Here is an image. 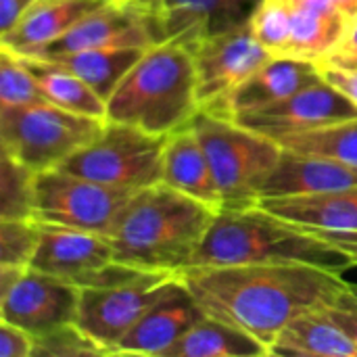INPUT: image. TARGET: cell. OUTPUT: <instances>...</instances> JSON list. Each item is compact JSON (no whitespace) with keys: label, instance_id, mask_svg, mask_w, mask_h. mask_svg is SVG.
<instances>
[{"label":"cell","instance_id":"6da1fadb","mask_svg":"<svg viewBox=\"0 0 357 357\" xmlns=\"http://www.w3.org/2000/svg\"><path fill=\"white\" fill-rule=\"evenodd\" d=\"M178 276L205 314L247 331L268 349L291 320L324 310L349 284L341 272L307 264L188 268Z\"/></svg>","mask_w":357,"mask_h":357},{"label":"cell","instance_id":"7a4b0ae2","mask_svg":"<svg viewBox=\"0 0 357 357\" xmlns=\"http://www.w3.org/2000/svg\"><path fill=\"white\" fill-rule=\"evenodd\" d=\"M215 213L163 182L136 190L109 232L115 261L178 276L190 266Z\"/></svg>","mask_w":357,"mask_h":357},{"label":"cell","instance_id":"3957f363","mask_svg":"<svg viewBox=\"0 0 357 357\" xmlns=\"http://www.w3.org/2000/svg\"><path fill=\"white\" fill-rule=\"evenodd\" d=\"M247 264H307L341 274L357 266L351 255L257 203L222 207L188 268Z\"/></svg>","mask_w":357,"mask_h":357},{"label":"cell","instance_id":"277c9868","mask_svg":"<svg viewBox=\"0 0 357 357\" xmlns=\"http://www.w3.org/2000/svg\"><path fill=\"white\" fill-rule=\"evenodd\" d=\"M192 52L184 44H153L107 98L105 121L169 136L199 113Z\"/></svg>","mask_w":357,"mask_h":357},{"label":"cell","instance_id":"5b68a950","mask_svg":"<svg viewBox=\"0 0 357 357\" xmlns=\"http://www.w3.org/2000/svg\"><path fill=\"white\" fill-rule=\"evenodd\" d=\"M190 126L207 153L224 207L255 205L259 186L282 157L280 142L203 109Z\"/></svg>","mask_w":357,"mask_h":357},{"label":"cell","instance_id":"8992f818","mask_svg":"<svg viewBox=\"0 0 357 357\" xmlns=\"http://www.w3.org/2000/svg\"><path fill=\"white\" fill-rule=\"evenodd\" d=\"M105 119L77 115L52 102L0 107V151L33 172L61 167L90 142Z\"/></svg>","mask_w":357,"mask_h":357},{"label":"cell","instance_id":"52a82bcc","mask_svg":"<svg viewBox=\"0 0 357 357\" xmlns=\"http://www.w3.org/2000/svg\"><path fill=\"white\" fill-rule=\"evenodd\" d=\"M167 136L128 123L105 121L102 130L61 163V169L126 190L161 184Z\"/></svg>","mask_w":357,"mask_h":357},{"label":"cell","instance_id":"ba28073f","mask_svg":"<svg viewBox=\"0 0 357 357\" xmlns=\"http://www.w3.org/2000/svg\"><path fill=\"white\" fill-rule=\"evenodd\" d=\"M134 192L136 190L113 188L61 167H52L38 172L36 176L33 218L42 224L109 236L119 211Z\"/></svg>","mask_w":357,"mask_h":357},{"label":"cell","instance_id":"9c48e42d","mask_svg":"<svg viewBox=\"0 0 357 357\" xmlns=\"http://www.w3.org/2000/svg\"><path fill=\"white\" fill-rule=\"evenodd\" d=\"M176 278V274L165 272H142L119 284L84 287L79 289L75 322L111 356L113 347L169 291Z\"/></svg>","mask_w":357,"mask_h":357},{"label":"cell","instance_id":"30bf717a","mask_svg":"<svg viewBox=\"0 0 357 357\" xmlns=\"http://www.w3.org/2000/svg\"><path fill=\"white\" fill-rule=\"evenodd\" d=\"M151 46L199 40L247 25L264 0H132Z\"/></svg>","mask_w":357,"mask_h":357},{"label":"cell","instance_id":"8fae6325","mask_svg":"<svg viewBox=\"0 0 357 357\" xmlns=\"http://www.w3.org/2000/svg\"><path fill=\"white\" fill-rule=\"evenodd\" d=\"M197 75V98L203 111L213 113L224 100L247 82L270 56L247 25L207 36L190 46Z\"/></svg>","mask_w":357,"mask_h":357},{"label":"cell","instance_id":"7c38bea8","mask_svg":"<svg viewBox=\"0 0 357 357\" xmlns=\"http://www.w3.org/2000/svg\"><path fill=\"white\" fill-rule=\"evenodd\" d=\"M77 305V284L33 268H23L19 276L0 291V320L10 322L33 337L75 322Z\"/></svg>","mask_w":357,"mask_h":357},{"label":"cell","instance_id":"4fadbf2b","mask_svg":"<svg viewBox=\"0 0 357 357\" xmlns=\"http://www.w3.org/2000/svg\"><path fill=\"white\" fill-rule=\"evenodd\" d=\"M356 117L357 105L335 86L320 79L274 105L241 113L234 117V121L270 138H280L287 134L318 130Z\"/></svg>","mask_w":357,"mask_h":357},{"label":"cell","instance_id":"5bb4252c","mask_svg":"<svg viewBox=\"0 0 357 357\" xmlns=\"http://www.w3.org/2000/svg\"><path fill=\"white\" fill-rule=\"evenodd\" d=\"M257 205L326 241L357 261V186L305 197L261 199Z\"/></svg>","mask_w":357,"mask_h":357},{"label":"cell","instance_id":"9a60e30c","mask_svg":"<svg viewBox=\"0 0 357 357\" xmlns=\"http://www.w3.org/2000/svg\"><path fill=\"white\" fill-rule=\"evenodd\" d=\"M203 316L205 310L178 276L169 291L113 347L111 357H163Z\"/></svg>","mask_w":357,"mask_h":357},{"label":"cell","instance_id":"2e32d148","mask_svg":"<svg viewBox=\"0 0 357 357\" xmlns=\"http://www.w3.org/2000/svg\"><path fill=\"white\" fill-rule=\"evenodd\" d=\"M40 243L29 268L65 278L77 287L86 284L98 270L115 261L107 234L42 224Z\"/></svg>","mask_w":357,"mask_h":357},{"label":"cell","instance_id":"e0dca14e","mask_svg":"<svg viewBox=\"0 0 357 357\" xmlns=\"http://www.w3.org/2000/svg\"><path fill=\"white\" fill-rule=\"evenodd\" d=\"M113 44H134L151 46L149 36L142 27L140 15L132 0H107L102 6L90 10L61 38L52 40L31 59H50L61 54H71L79 50L113 46Z\"/></svg>","mask_w":357,"mask_h":357},{"label":"cell","instance_id":"ac0fdd59","mask_svg":"<svg viewBox=\"0 0 357 357\" xmlns=\"http://www.w3.org/2000/svg\"><path fill=\"white\" fill-rule=\"evenodd\" d=\"M320 79V69L312 61L293 56H270L247 82H243L224 100L220 109L213 111V115L234 119L241 113L274 105Z\"/></svg>","mask_w":357,"mask_h":357},{"label":"cell","instance_id":"d6986e66","mask_svg":"<svg viewBox=\"0 0 357 357\" xmlns=\"http://www.w3.org/2000/svg\"><path fill=\"white\" fill-rule=\"evenodd\" d=\"M349 186H357V167L322 155H307L284 149L280 161L259 186L257 201L320 195Z\"/></svg>","mask_w":357,"mask_h":357},{"label":"cell","instance_id":"ffe728a7","mask_svg":"<svg viewBox=\"0 0 357 357\" xmlns=\"http://www.w3.org/2000/svg\"><path fill=\"white\" fill-rule=\"evenodd\" d=\"M161 182L213 209L224 207L207 153L190 123L167 136Z\"/></svg>","mask_w":357,"mask_h":357},{"label":"cell","instance_id":"44dd1931","mask_svg":"<svg viewBox=\"0 0 357 357\" xmlns=\"http://www.w3.org/2000/svg\"><path fill=\"white\" fill-rule=\"evenodd\" d=\"M105 2L107 0H36L17 27L0 36V48H6L19 56H29L61 38L82 17Z\"/></svg>","mask_w":357,"mask_h":357},{"label":"cell","instance_id":"7402d4cb","mask_svg":"<svg viewBox=\"0 0 357 357\" xmlns=\"http://www.w3.org/2000/svg\"><path fill=\"white\" fill-rule=\"evenodd\" d=\"M274 357H357L354 341L324 310H312L291 320L270 345Z\"/></svg>","mask_w":357,"mask_h":357},{"label":"cell","instance_id":"603a6c76","mask_svg":"<svg viewBox=\"0 0 357 357\" xmlns=\"http://www.w3.org/2000/svg\"><path fill=\"white\" fill-rule=\"evenodd\" d=\"M149 46L134 44H113L90 50H79L71 54L38 59L50 65H56L77 77H82L90 88H94L105 100L113 94L126 73L136 65V61L144 54ZM31 59V56H29Z\"/></svg>","mask_w":357,"mask_h":357},{"label":"cell","instance_id":"cb8c5ba5","mask_svg":"<svg viewBox=\"0 0 357 357\" xmlns=\"http://www.w3.org/2000/svg\"><path fill=\"white\" fill-rule=\"evenodd\" d=\"M163 357H270V349L247 331L205 314Z\"/></svg>","mask_w":357,"mask_h":357},{"label":"cell","instance_id":"d4e9b609","mask_svg":"<svg viewBox=\"0 0 357 357\" xmlns=\"http://www.w3.org/2000/svg\"><path fill=\"white\" fill-rule=\"evenodd\" d=\"M21 59L36 75V82L48 102L77 115H88L96 119L107 117V100L94 88H90L82 77L38 59H29V56H21Z\"/></svg>","mask_w":357,"mask_h":357},{"label":"cell","instance_id":"484cf974","mask_svg":"<svg viewBox=\"0 0 357 357\" xmlns=\"http://www.w3.org/2000/svg\"><path fill=\"white\" fill-rule=\"evenodd\" d=\"M274 140L280 142V146L289 151L322 155V157L341 161L345 165L357 167V117L333 123V126H324L318 130L287 134Z\"/></svg>","mask_w":357,"mask_h":357},{"label":"cell","instance_id":"4316f807","mask_svg":"<svg viewBox=\"0 0 357 357\" xmlns=\"http://www.w3.org/2000/svg\"><path fill=\"white\" fill-rule=\"evenodd\" d=\"M36 176L38 172L0 151V218H33Z\"/></svg>","mask_w":357,"mask_h":357},{"label":"cell","instance_id":"83f0119b","mask_svg":"<svg viewBox=\"0 0 357 357\" xmlns=\"http://www.w3.org/2000/svg\"><path fill=\"white\" fill-rule=\"evenodd\" d=\"M33 339V357H111L109 349L77 322H67Z\"/></svg>","mask_w":357,"mask_h":357},{"label":"cell","instance_id":"f1b7e54d","mask_svg":"<svg viewBox=\"0 0 357 357\" xmlns=\"http://www.w3.org/2000/svg\"><path fill=\"white\" fill-rule=\"evenodd\" d=\"M33 102H48L36 82V75L19 54L0 48V107Z\"/></svg>","mask_w":357,"mask_h":357},{"label":"cell","instance_id":"f546056e","mask_svg":"<svg viewBox=\"0 0 357 357\" xmlns=\"http://www.w3.org/2000/svg\"><path fill=\"white\" fill-rule=\"evenodd\" d=\"M40 230L36 218H0V266L29 268L40 243Z\"/></svg>","mask_w":357,"mask_h":357},{"label":"cell","instance_id":"4dcf8cb0","mask_svg":"<svg viewBox=\"0 0 357 357\" xmlns=\"http://www.w3.org/2000/svg\"><path fill=\"white\" fill-rule=\"evenodd\" d=\"M249 29L266 50L284 56L291 40V8L282 0H264L249 19Z\"/></svg>","mask_w":357,"mask_h":357},{"label":"cell","instance_id":"1f68e13d","mask_svg":"<svg viewBox=\"0 0 357 357\" xmlns=\"http://www.w3.org/2000/svg\"><path fill=\"white\" fill-rule=\"evenodd\" d=\"M326 312L357 347V295L349 284L326 305Z\"/></svg>","mask_w":357,"mask_h":357},{"label":"cell","instance_id":"d6a6232c","mask_svg":"<svg viewBox=\"0 0 357 357\" xmlns=\"http://www.w3.org/2000/svg\"><path fill=\"white\" fill-rule=\"evenodd\" d=\"M33 335L0 320V357H33Z\"/></svg>","mask_w":357,"mask_h":357},{"label":"cell","instance_id":"836d02e7","mask_svg":"<svg viewBox=\"0 0 357 357\" xmlns=\"http://www.w3.org/2000/svg\"><path fill=\"white\" fill-rule=\"evenodd\" d=\"M318 65H339V67H357V17L347 21L345 31L335 46V50Z\"/></svg>","mask_w":357,"mask_h":357},{"label":"cell","instance_id":"e575fe53","mask_svg":"<svg viewBox=\"0 0 357 357\" xmlns=\"http://www.w3.org/2000/svg\"><path fill=\"white\" fill-rule=\"evenodd\" d=\"M324 82L343 92L354 105H357V67H339V65H318Z\"/></svg>","mask_w":357,"mask_h":357},{"label":"cell","instance_id":"d590c367","mask_svg":"<svg viewBox=\"0 0 357 357\" xmlns=\"http://www.w3.org/2000/svg\"><path fill=\"white\" fill-rule=\"evenodd\" d=\"M33 4L36 0H0V36L15 29Z\"/></svg>","mask_w":357,"mask_h":357},{"label":"cell","instance_id":"8d00e7d4","mask_svg":"<svg viewBox=\"0 0 357 357\" xmlns=\"http://www.w3.org/2000/svg\"><path fill=\"white\" fill-rule=\"evenodd\" d=\"M333 4L337 6V10L347 19H356L357 17V0H333Z\"/></svg>","mask_w":357,"mask_h":357},{"label":"cell","instance_id":"74e56055","mask_svg":"<svg viewBox=\"0 0 357 357\" xmlns=\"http://www.w3.org/2000/svg\"><path fill=\"white\" fill-rule=\"evenodd\" d=\"M349 287H351V291L357 295V284H351V282H349Z\"/></svg>","mask_w":357,"mask_h":357}]
</instances>
